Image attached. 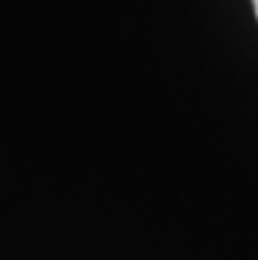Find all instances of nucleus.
<instances>
[{
	"mask_svg": "<svg viewBox=\"0 0 258 260\" xmlns=\"http://www.w3.org/2000/svg\"><path fill=\"white\" fill-rule=\"evenodd\" d=\"M253 8H255V16H258V0H253Z\"/></svg>",
	"mask_w": 258,
	"mask_h": 260,
	"instance_id": "1",
	"label": "nucleus"
}]
</instances>
